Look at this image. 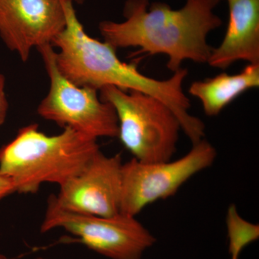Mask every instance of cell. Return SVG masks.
Returning <instances> with one entry per match:
<instances>
[{
	"label": "cell",
	"mask_w": 259,
	"mask_h": 259,
	"mask_svg": "<svg viewBox=\"0 0 259 259\" xmlns=\"http://www.w3.org/2000/svg\"><path fill=\"white\" fill-rule=\"evenodd\" d=\"M259 87V64H248L241 72L226 73L191 84L189 93L198 99L206 115L217 116L237 97Z\"/></svg>",
	"instance_id": "cell-11"
},
{
	"label": "cell",
	"mask_w": 259,
	"mask_h": 259,
	"mask_svg": "<svg viewBox=\"0 0 259 259\" xmlns=\"http://www.w3.org/2000/svg\"><path fill=\"white\" fill-rule=\"evenodd\" d=\"M66 26L51 45L58 49V69L66 79L81 88L100 90L114 86L125 91H139L156 97L165 104L180 121L181 128L192 144L204 137L205 125L189 112L190 100L184 93L188 70L181 68L168 79L158 80L140 72L135 64L119 59L110 44L99 41L85 32L72 0H61Z\"/></svg>",
	"instance_id": "cell-1"
},
{
	"label": "cell",
	"mask_w": 259,
	"mask_h": 259,
	"mask_svg": "<svg viewBox=\"0 0 259 259\" xmlns=\"http://www.w3.org/2000/svg\"><path fill=\"white\" fill-rule=\"evenodd\" d=\"M0 259H10L8 258V256H6V255L4 254H2V253H0Z\"/></svg>",
	"instance_id": "cell-15"
},
{
	"label": "cell",
	"mask_w": 259,
	"mask_h": 259,
	"mask_svg": "<svg viewBox=\"0 0 259 259\" xmlns=\"http://www.w3.org/2000/svg\"><path fill=\"white\" fill-rule=\"evenodd\" d=\"M220 1L186 0L183 8L173 10L166 3L127 0L125 21L105 20L99 30L104 41L114 49L137 47L148 55L165 54L167 68L175 72L185 60L208 62L213 48L207 35L222 25L213 13Z\"/></svg>",
	"instance_id": "cell-2"
},
{
	"label": "cell",
	"mask_w": 259,
	"mask_h": 259,
	"mask_svg": "<svg viewBox=\"0 0 259 259\" xmlns=\"http://www.w3.org/2000/svg\"><path fill=\"white\" fill-rule=\"evenodd\" d=\"M61 0H0V37L23 62L66 26Z\"/></svg>",
	"instance_id": "cell-9"
},
{
	"label": "cell",
	"mask_w": 259,
	"mask_h": 259,
	"mask_svg": "<svg viewBox=\"0 0 259 259\" xmlns=\"http://www.w3.org/2000/svg\"><path fill=\"white\" fill-rule=\"evenodd\" d=\"M37 49L50 79L49 93L37 106L39 116L93 139L117 138L118 120L113 107L102 101L98 90L76 86L61 74L51 44Z\"/></svg>",
	"instance_id": "cell-5"
},
{
	"label": "cell",
	"mask_w": 259,
	"mask_h": 259,
	"mask_svg": "<svg viewBox=\"0 0 259 259\" xmlns=\"http://www.w3.org/2000/svg\"><path fill=\"white\" fill-rule=\"evenodd\" d=\"M100 150L97 139L70 127L48 136L30 124L0 148V172L9 177L15 192L35 194L44 184L61 186L76 176Z\"/></svg>",
	"instance_id": "cell-3"
},
{
	"label": "cell",
	"mask_w": 259,
	"mask_h": 259,
	"mask_svg": "<svg viewBox=\"0 0 259 259\" xmlns=\"http://www.w3.org/2000/svg\"><path fill=\"white\" fill-rule=\"evenodd\" d=\"M229 21L221 45L213 48L208 64L226 69L238 61L259 64V0H227Z\"/></svg>",
	"instance_id": "cell-10"
},
{
	"label": "cell",
	"mask_w": 259,
	"mask_h": 259,
	"mask_svg": "<svg viewBox=\"0 0 259 259\" xmlns=\"http://www.w3.org/2000/svg\"><path fill=\"white\" fill-rule=\"evenodd\" d=\"M122 161L120 154L98 151L76 176L59 186L54 199L61 208L82 214L113 216L120 212Z\"/></svg>",
	"instance_id": "cell-8"
},
{
	"label": "cell",
	"mask_w": 259,
	"mask_h": 259,
	"mask_svg": "<svg viewBox=\"0 0 259 259\" xmlns=\"http://www.w3.org/2000/svg\"><path fill=\"white\" fill-rule=\"evenodd\" d=\"M226 224L229 241L228 253L231 259H238L247 245L258 239V225L248 222L241 217L234 204L228 208Z\"/></svg>",
	"instance_id": "cell-12"
},
{
	"label": "cell",
	"mask_w": 259,
	"mask_h": 259,
	"mask_svg": "<svg viewBox=\"0 0 259 259\" xmlns=\"http://www.w3.org/2000/svg\"><path fill=\"white\" fill-rule=\"evenodd\" d=\"M34 259H48L47 258H44V257H37V258Z\"/></svg>",
	"instance_id": "cell-17"
},
{
	"label": "cell",
	"mask_w": 259,
	"mask_h": 259,
	"mask_svg": "<svg viewBox=\"0 0 259 259\" xmlns=\"http://www.w3.org/2000/svg\"><path fill=\"white\" fill-rule=\"evenodd\" d=\"M8 108L9 104L5 94V77L4 75L0 73V127L6 120Z\"/></svg>",
	"instance_id": "cell-13"
},
{
	"label": "cell",
	"mask_w": 259,
	"mask_h": 259,
	"mask_svg": "<svg viewBox=\"0 0 259 259\" xmlns=\"http://www.w3.org/2000/svg\"><path fill=\"white\" fill-rule=\"evenodd\" d=\"M217 151L201 140L175 161L144 163L132 158L122 166L120 212L136 217L159 199L172 197L194 175L212 166Z\"/></svg>",
	"instance_id": "cell-7"
},
{
	"label": "cell",
	"mask_w": 259,
	"mask_h": 259,
	"mask_svg": "<svg viewBox=\"0 0 259 259\" xmlns=\"http://www.w3.org/2000/svg\"><path fill=\"white\" fill-rule=\"evenodd\" d=\"M56 228L69 232L85 246L110 259H141L156 241L135 216L120 212L105 217L71 212L61 208L51 195L40 232Z\"/></svg>",
	"instance_id": "cell-6"
},
{
	"label": "cell",
	"mask_w": 259,
	"mask_h": 259,
	"mask_svg": "<svg viewBox=\"0 0 259 259\" xmlns=\"http://www.w3.org/2000/svg\"><path fill=\"white\" fill-rule=\"evenodd\" d=\"M99 92L102 101L113 107L118 120L117 138L134 158L144 163L171 160L182 128L168 107L139 91L105 86Z\"/></svg>",
	"instance_id": "cell-4"
},
{
	"label": "cell",
	"mask_w": 259,
	"mask_h": 259,
	"mask_svg": "<svg viewBox=\"0 0 259 259\" xmlns=\"http://www.w3.org/2000/svg\"><path fill=\"white\" fill-rule=\"evenodd\" d=\"M73 3H81L83 1V0H72Z\"/></svg>",
	"instance_id": "cell-16"
},
{
	"label": "cell",
	"mask_w": 259,
	"mask_h": 259,
	"mask_svg": "<svg viewBox=\"0 0 259 259\" xmlns=\"http://www.w3.org/2000/svg\"><path fill=\"white\" fill-rule=\"evenodd\" d=\"M15 192L14 185L9 177L0 172V200Z\"/></svg>",
	"instance_id": "cell-14"
}]
</instances>
